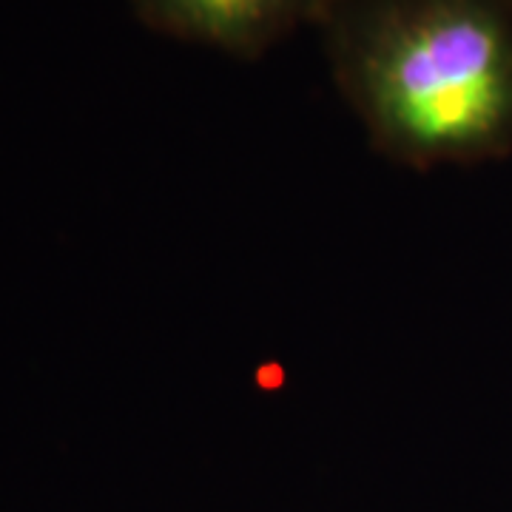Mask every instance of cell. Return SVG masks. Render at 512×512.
I'll use <instances>...</instances> for the list:
<instances>
[{
  "label": "cell",
  "instance_id": "obj_2",
  "mask_svg": "<svg viewBox=\"0 0 512 512\" xmlns=\"http://www.w3.org/2000/svg\"><path fill=\"white\" fill-rule=\"evenodd\" d=\"M330 0H128L157 35L259 60L302 29L316 26Z\"/></svg>",
  "mask_w": 512,
  "mask_h": 512
},
{
  "label": "cell",
  "instance_id": "obj_3",
  "mask_svg": "<svg viewBox=\"0 0 512 512\" xmlns=\"http://www.w3.org/2000/svg\"><path fill=\"white\" fill-rule=\"evenodd\" d=\"M501 3H507V6H510V9H512V0H501Z\"/></svg>",
  "mask_w": 512,
  "mask_h": 512
},
{
  "label": "cell",
  "instance_id": "obj_1",
  "mask_svg": "<svg viewBox=\"0 0 512 512\" xmlns=\"http://www.w3.org/2000/svg\"><path fill=\"white\" fill-rule=\"evenodd\" d=\"M370 146L413 171L512 151V9L501 0H330L313 26Z\"/></svg>",
  "mask_w": 512,
  "mask_h": 512
}]
</instances>
